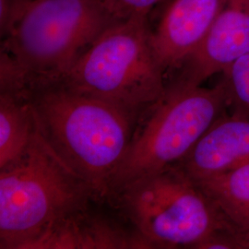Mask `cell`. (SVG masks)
<instances>
[{
	"instance_id": "obj_5",
	"label": "cell",
	"mask_w": 249,
	"mask_h": 249,
	"mask_svg": "<svg viewBox=\"0 0 249 249\" xmlns=\"http://www.w3.org/2000/svg\"><path fill=\"white\" fill-rule=\"evenodd\" d=\"M116 195L136 231L152 249H199L218 232L240 230L178 164L138 180Z\"/></svg>"
},
{
	"instance_id": "obj_13",
	"label": "cell",
	"mask_w": 249,
	"mask_h": 249,
	"mask_svg": "<svg viewBox=\"0 0 249 249\" xmlns=\"http://www.w3.org/2000/svg\"><path fill=\"white\" fill-rule=\"evenodd\" d=\"M221 75L231 114L249 118V53L231 64Z\"/></svg>"
},
{
	"instance_id": "obj_9",
	"label": "cell",
	"mask_w": 249,
	"mask_h": 249,
	"mask_svg": "<svg viewBox=\"0 0 249 249\" xmlns=\"http://www.w3.org/2000/svg\"><path fill=\"white\" fill-rule=\"evenodd\" d=\"M152 249L138 231L128 232L105 216L83 208L56 220L25 249Z\"/></svg>"
},
{
	"instance_id": "obj_14",
	"label": "cell",
	"mask_w": 249,
	"mask_h": 249,
	"mask_svg": "<svg viewBox=\"0 0 249 249\" xmlns=\"http://www.w3.org/2000/svg\"><path fill=\"white\" fill-rule=\"evenodd\" d=\"M110 15L116 20L135 16L150 17L151 12L169 0H101Z\"/></svg>"
},
{
	"instance_id": "obj_2",
	"label": "cell",
	"mask_w": 249,
	"mask_h": 249,
	"mask_svg": "<svg viewBox=\"0 0 249 249\" xmlns=\"http://www.w3.org/2000/svg\"><path fill=\"white\" fill-rule=\"evenodd\" d=\"M228 108L221 81L212 88L178 80L166 84L163 94L139 117L108 195L179 163Z\"/></svg>"
},
{
	"instance_id": "obj_4",
	"label": "cell",
	"mask_w": 249,
	"mask_h": 249,
	"mask_svg": "<svg viewBox=\"0 0 249 249\" xmlns=\"http://www.w3.org/2000/svg\"><path fill=\"white\" fill-rule=\"evenodd\" d=\"M165 75L151 42L150 17L135 16L107 28L61 81L142 114L163 94Z\"/></svg>"
},
{
	"instance_id": "obj_8",
	"label": "cell",
	"mask_w": 249,
	"mask_h": 249,
	"mask_svg": "<svg viewBox=\"0 0 249 249\" xmlns=\"http://www.w3.org/2000/svg\"><path fill=\"white\" fill-rule=\"evenodd\" d=\"M227 0H169L151 42L167 73L177 71L200 45Z\"/></svg>"
},
{
	"instance_id": "obj_11",
	"label": "cell",
	"mask_w": 249,
	"mask_h": 249,
	"mask_svg": "<svg viewBox=\"0 0 249 249\" xmlns=\"http://www.w3.org/2000/svg\"><path fill=\"white\" fill-rule=\"evenodd\" d=\"M38 132L28 89L0 92V168L20 158Z\"/></svg>"
},
{
	"instance_id": "obj_1",
	"label": "cell",
	"mask_w": 249,
	"mask_h": 249,
	"mask_svg": "<svg viewBox=\"0 0 249 249\" xmlns=\"http://www.w3.org/2000/svg\"><path fill=\"white\" fill-rule=\"evenodd\" d=\"M28 92L45 142L97 197L107 196L141 114L61 80L30 85Z\"/></svg>"
},
{
	"instance_id": "obj_7",
	"label": "cell",
	"mask_w": 249,
	"mask_h": 249,
	"mask_svg": "<svg viewBox=\"0 0 249 249\" xmlns=\"http://www.w3.org/2000/svg\"><path fill=\"white\" fill-rule=\"evenodd\" d=\"M248 53L249 0H227L200 45L177 70L175 80L202 85Z\"/></svg>"
},
{
	"instance_id": "obj_15",
	"label": "cell",
	"mask_w": 249,
	"mask_h": 249,
	"mask_svg": "<svg viewBox=\"0 0 249 249\" xmlns=\"http://www.w3.org/2000/svg\"><path fill=\"white\" fill-rule=\"evenodd\" d=\"M36 0H0V35L2 40L12 33L14 28L31 9Z\"/></svg>"
},
{
	"instance_id": "obj_10",
	"label": "cell",
	"mask_w": 249,
	"mask_h": 249,
	"mask_svg": "<svg viewBox=\"0 0 249 249\" xmlns=\"http://www.w3.org/2000/svg\"><path fill=\"white\" fill-rule=\"evenodd\" d=\"M249 162V118L221 116L178 163L195 181L211 178Z\"/></svg>"
},
{
	"instance_id": "obj_3",
	"label": "cell",
	"mask_w": 249,
	"mask_h": 249,
	"mask_svg": "<svg viewBox=\"0 0 249 249\" xmlns=\"http://www.w3.org/2000/svg\"><path fill=\"white\" fill-rule=\"evenodd\" d=\"M97 197L39 131L26 152L0 168V249H25L56 220Z\"/></svg>"
},
{
	"instance_id": "obj_12",
	"label": "cell",
	"mask_w": 249,
	"mask_h": 249,
	"mask_svg": "<svg viewBox=\"0 0 249 249\" xmlns=\"http://www.w3.org/2000/svg\"><path fill=\"white\" fill-rule=\"evenodd\" d=\"M196 182L231 224L249 231V162Z\"/></svg>"
},
{
	"instance_id": "obj_6",
	"label": "cell",
	"mask_w": 249,
	"mask_h": 249,
	"mask_svg": "<svg viewBox=\"0 0 249 249\" xmlns=\"http://www.w3.org/2000/svg\"><path fill=\"white\" fill-rule=\"evenodd\" d=\"M116 21L101 0H36L1 49L18 63L28 85L57 81Z\"/></svg>"
}]
</instances>
